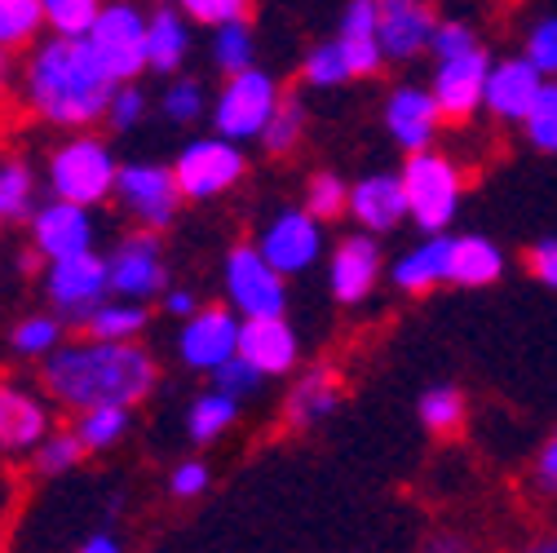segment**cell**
<instances>
[{
  "instance_id": "9c48e42d",
  "label": "cell",
  "mask_w": 557,
  "mask_h": 553,
  "mask_svg": "<svg viewBox=\"0 0 557 553\" xmlns=\"http://www.w3.org/2000/svg\"><path fill=\"white\" fill-rule=\"evenodd\" d=\"M107 274H111V293L115 297H133V302H151L169 288V266L160 253V231L137 226L133 235H124L115 244V253L107 257Z\"/></svg>"
},
{
  "instance_id": "b9f144b4",
  "label": "cell",
  "mask_w": 557,
  "mask_h": 553,
  "mask_svg": "<svg viewBox=\"0 0 557 553\" xmlns=\"http://www.w3.org/2000/svg\"><path fill=\"white\" fill-rule=\"evenodd\" d=\"M306 209H310L319 222H332V218H341L345 209H350V191H345V182H341L336 173H319V177H310Z\"/></svg>"
},
{
  "instance_id": "484cf974",
  "label": "cell",
  "mask_w": 557,
  "mask_h": 553,
  "mask_svg": "<svg viewBox=\"0 0 557 553\" xmlns=\"http://www.w3.org/2000/svg\"><path fill=\"white\" fill-rule=\"evenodd\" d=\"M505 274V253L486 235H460L451 239V284L460 288H486Z\"/></svg>"
},
{
  "instance_id": "d6986e66",
  "label": "cell",
  "mask_w": 557,
  "mask_h": 553,
  "mask_svg": "<svg viewBox=\"0 0 557 553\" xmlns=\"http://www.w3.org/2000/svg\"><path fill=\"white\" fill-rule=\"evenodd\" d=\"M443 124V107L434 98V89L421 85H403L389 94L385 102V128L403 151H425L434 143V133Z\"/></svg>"
},
{
  "instance_id": "5bb4252c",
  "label": "cell",
  "mask_w": 557,
  "mask_h": 553,
  "mask_svg": "<svg viewBox=\"0 0 557 553\" xmlns=\"http://www.w3.org/2000/svg\"><path fill=\"white\" fill-rule=\"evenodd\" d=\"M486 49H465L456 58H438V72H434V98L443 107V120H469L473 111H482V94H486Z\"/></svg>"
},
{
  "instance_id": "60d3db41",
  "label": "cell",
  "mask_w": 557,
  "mask_h": 553,
  "mask_svg": "<svg viewBox=\"0 0 557 553\" xmlns=\"http://www.w3.org/2000/svg\"><path fill=\"white\" fill-rule=\"evenodd\" d=\"M160 111L173 120V124H190L203 115V85L190 81V76H173L160 94Z\"/></svg>"
},
{
  "instance_id": "e575fe53",
  "label": "cell",
  "mask_w": 557,
  "mask_h": 553,
  "mask_svg": "<svg viewBox=\"0 0 557 553\" xmlns=\"http://www.w3.org/2000/svg\"><path fill=\"white\" fill-rule=\"evenodd\" d=\"M252 58H257V45H252V32H248L244 19L213 27V62H218V72L235 76V72H244V66H252Z\"/></svg>"
},
{
  "instance_id": "8d00e7d4",
  "label": "cell",
  "mask_w": 557,
  "mask_h": 553,
  "mask_svg": "<svg viewBox=\"0 0 557 553\" xmlns=\"http://www.w3.org/2000/svg\"><path fill=\"white\" fill-rule=\"evenodd\" d=\"M301 81H306L310 89H336V85L350 81V62H345V53H341L336 40L314 45V49L301 58Z\"/></svg>"
},
{
  "instance_id": "e0dca14e",
  "label": "cell",
  "mask_w": 557,
  "mask_h": 553,
  "mask_svg": "<svg viewBox=\"0 0 557 553\" xmlns=\"http://www.w3.org/2000/svg\"><path fill=\"white\" fill-rule=\"evenodd\" d=\"M239 355L261 372V377H284L297 368V332L288 328L284 315H257L239 323Z\"/></svg>"
},
{
  "instance_id": "11a10c76",
  "label": "cell",
  "mask_w": 557,
  "mask_h": 553,
  "mask_svg": "<svg viewBox=\"0 0 557 553\" xmlns=\"http://www.w3.org/2000/svg\"><path fill=\"white\" fill-rule=\"evenodd\" d=\"M544 549H548V553H557V536H548V540H544Z\"/></svg>"
},
{
  "instance_id": "f1b7e54d",
  "label": "cell",
  "mask_w": 557,
  "mask_h": 553,
  "mask_svg": "<svg viewBox=\"0 0 557 553\" xmlns=\"http://www.w3.org/2000/svg\"><path fill=\"white\" fill-rule=\"evenodd\" d=\"M235 417H239V398L213 385L208 394H199V398L190 403L186 430H190L195 443H213V439H222V434L235 426Z\"/></svg>"
},
{
  "instance_id": "ba28073f",
  "label": "cell",
  "mask_w": 557,
  "mask_h": 553,
  "mask_svg": "<svg viewBox=\"0 0 557 553\" xmlns=\"http://www.w3.org/2000/svg\"><path fill=\"white\" fill-rule=\"evenodd\" d=\"M115 199L120 209L147 231H169L177 222V209H182V186H177V173L164 169V164H120V177H115Z\"/></svg>"
},
{
  "instance_id": "7402d4cb",
  "label": "cell",
  "mask_w": 557,
  "mask_h": 553,
  "mask_svg": "<svg viewBox=\"0 0 557 553\" xmlns=\"http://www.w3.org/2000/svg\"><path fill=\"white\" fill-rule=\"evenodd\" d=\"M376 274H381V248L368 235H350L336 244L332 266H327V284H332L336 302H345V306L363 302L376 284Z\"/></svg>"
},
{
  "instance_id": "7c38bea8",
  "label": "cell",
  "mask_w": 557,
  "mask_h": 553,
  "mask_svg": "<svg viewBox=\"0 0 557 553\" xmlns=\"http://www.w3.org/2000/svg\"><path fill=\"white\" fill-rule=\"evenodd\" d=\"M257 248L265 253V261L284 274V280H288V274H306L319 261V253H323L319 218L310 209H284L278 218L265 222Z\"/></svg>"
},
{
  "instance_id": "836d02e7",
  "label": "cell",
  "mask_w": 557,
  "mask_h": 553,
  "mask_svg": "<svg viewBox=\"0 0 557 553\" xmlns=\"http://www.w3.org/2000/svg\"><path fill=\"white\" fill-rule=\"evenodd\" d=\"M62 315H27L18 328H14V355L23 359H45L49 351H58L62 345Z\"/></svg>"
},
{
  "instance_id": "f907efd6",
  "label": "cell",
  "mask_w": 557,
  "mask_h": 553,
  "mask_svg": "<svg viewBox=\"0 0 557 553\" xmlns=\"http://www.w3.org/2000/svg\"><path fill=\"white\" fill-rule=\"evenodd\" d=\"M535 482H540L544 492H557V434L544 443V452L535 460Z\"/></svg>"
},
{
  "instance_id": "5b68a950",
  "label": "cell",
  "mask_w": 557,
  "mask_h": 553,
  "mask_svg": "<svg viewBox=\"0 0 557 553\" xmlns=\"http://www.w3.org/2000/svg\"><path fill=\"white\" fill-rule=\"evenodd\" d=\"M85 40L94 45L98 62L107 66V76L115 85L137 81L147 72V14L128 5V0H107Z\"/></svg>"
},
{
  "instance_id": "ab89813d",
  "label": "cell",
  "mask_w": 557,
  "mask_h": 553,
  "mask_svg": "<svg viewBox=\"0 0 557 553\" xmlns=\"http://www.w3.org/2000/svg\"><path fill=\"white\" fill-rule=\"evenodd\" d=\"M421 421H425V430H434V434H451V430L465 421V398H460V390H456V385H434V390H425V398H421Z\"/></svg>"
},
{
  "instance_id": "74e56055",
  "label": "cell",
  "mask_w": 557,
  "mask_h": 553,
  "mask_svg": "<svg viewBox=\"0 0 557 553\" xmlns=\"http://www.w3.org/2000/svg\"><path fill=\"white\" fill-rule=\"evenodd\" d=\"M40 5H45V27L53 36H89L107 0H40Z\"/></svg>"
},
{
  "instance_id": "44dd1931",
  "label": "cell",
  "mask_w": 557,
  "mask_h": 553,
  "mask_svg": "<svg viewBox=\"0 0 557 553\" xmlns=\"http://www.w3.org/2000/svg\"><path fill=\"white\" fill-rule=\"evenodd\" d=\"M350 218L368 235H385L407 218V191L398 173H372L350 186Z\"/></svg>"
},
{
  "instance_id": "8992f818",
  "label": "cell",
  "mask_w": 557,
  "mask_h": 553,
  "mask_svg": "<svg viewBox=\"0 0 557 553\" xmlns=\"http://www.w3.org/2000/svg\"><path fill=\"white\" fill-rule=\"evenodd\" d=\"M278 98H284V89H278V81L270 72H257V66H244V72L226 76L218 102H213V124L222 137H231V143H257L261 128L270 124Z\"/></svg>"
},
{
  "instance_id": "f546056e",
  "label": "cell",
  "mask_w": 557,
  "mask_h": 553,
  "mask_svg": "<svg viewBox=\"0 0 557 553\" xmlns=\"http://www.w3.org/2000/svg\"><path fill=\"white\" fill-rule=\"evenodd\" d=\"M36 213V173L23 160L0 164V226L27 222Z\"/></svg>"
},
{
  "instance_id": "603a6c76",
  "label": "cell",
  "mask_w": 557,
  "mask_h": 553,
  "mask_svg": "<svg viewBox=\"0 0 557 553\" xmlns=\"http://www.w3.org/2000/svg\"><path fill=\"white\" fill-rule=\"evenodd\" d=\"M336 45H341L345 62H350V76H372L376 72V66L385 62L381 32H376V0H350V5H345Z\"/></svg>"
},
{
  "instance_id": "db71d44e",
  "label": "cell",
  "mask_w": 557,
  "mask_h": 553,
  "mask_svg": "<svg viewBox=\"0 0 557 553\" xmlns=\"http://www.w3.org/2000/svg\"><path fill=\"white\" fill-rule=\"evenodd\" d=\"M5 85H10V49L0 45V94H5Z\"/></svg>"
},
{
  "instance_id": "9a60e30c",
  "label": "cell",
  "mask_w": 557,
  "mask_h": 553,
  "mask_svg": "<svg viewBox=\"0 0 557 553\" xmlns=\"http://www.w3.org/2000/svg\"><path fill=\"white\" fill-rule=\"evenodd\" d=\"M434 27L438 19L425 0H376V32L389 62H407L416 53H425L434 40Z\"/></svg>"
},
{
  "instance_id": "cb8c5ba5",
  "label": "cell",
  "mask_w": 557,
  "mask_h": 553,
  "mask_svg": "<svg viewBox=\"0 0 557 553\" xmlns=\"http://www.w3.org/2000/svg\"><path fill=\"white\" fill-rule=\"evenodd\" d=\"M394 284L403 293H430L438 284H451V239L438 231L411 253H403L394 261Z\"/></svg>"
},
{
  "instance_id": "7a4b0ae2",
  "label": "cell",
  "mask_w": 557,
  "mask_h": 553,
  "mask_svg": "<svg viewBox=\"0 0 557 553\" xmlns=\"http://www.w3.org/2000/svg\"><path fill=\"white\" fill-rule=\"evenodd\" d=\"M115 81L98 62L94 45L85 36H49L32 49L23 72V98L32 115L58 128H85L94 120H107Z\"/></svg>"
},
{
  "instance_id": "6da1fadb",
  "label": "cell",
  "mask_w": 557,
  "mask_h": 553,
  "mask_svg": "<svg viewBox=\"0 0 557 553\" xmlns=\"http://www.w3.org/2000/svg\"><path fill=\"white\" fill-rule=\"evenodd\" d=\"M156 359L137 341H98L85 336L76 345H58L40 359V381L53 403L85 411L98 403H143L156 390Z\"/></svg>"
},
{
  "instance_id": "681fc988",
  "label": "cell",
  "mask_w": 557,
  "mask_h": 553,
  "mask_svg": "<svg viewBox=\"0 0 557 553\" xmlns=\"http://www.w3.org/2000/svg\"><path fill=\"white\" fill-rule=\"evenodd\" d=\"M527 266H531V274H535V280H540V284L557 288V239H540V244L531 248Z\"/></svg>"
},
{
  "instance_id": "83f0119b",
  "label": "cell",
  "mask_w": 557,
  "mask_h": 553,
  "mask_svg": "<svg viewBox=\"0 0 557 553\" xmlns=\"http://www.w3.org/2000/svg\"><path fill=\"white\" fill-rule=\"evenodd\" d=\"M147 306L143 302H133V297H115V302H98L94 310H89V319H85V328H89V336H98V341H137V332L147 328Z\"/></svg>"
},
{
  "instance_id": "c3c4849f",
  "label": "cell",
  "mask_w": 557,
  "mask_h": 553,
  "mask_svg": "<svg viewBox=\"0 0 557 553\" xmlns=\"http://www.w3.org/2000/svg\"><path fill=\"white\" fill-rule=\"evenodd\" d=\"M169 492L177 501H195L208 492V465L203 460H182L173 474H169Z\"/></svg>"
},
{
  "instance_id": "f35d334b",
  "label": "cell",
  "mask_w": 557,
  "mask_h": 553,
  "mask_svg": "<svg viewBox=\"0 0 557 553\" xmlns=\"http://www.w3.org/2000/svg\"><path fill=\"white\" fill-rule=\"evenodd\" d=\"M522 128H527V143L535 151H557V81H544V89L531 102Z\"/></svg>"
},
{
  "instance_id": "4316f807",
  "label": "cell",
  "mask_w": 557,
  "mask_h": 553,
  "mask_svg": "<svg viewBox=\"0 0 557 553\" xmlns=\"http://www.w3.org/2000/svg\"><path fill=\"white\" fill-rule=\"evenodd\" d=\"M336 398H341V381L332 368H310L297 390L288 394V421L293 426H314L323 417H332L336 411Z\"/></svg>"
},
{
  "instance_id": "3957f363",
  "label": "cell",
  "mask_w": 557,
  "mask_h": 553,
  "mask_svg": "<svg viewBox=\"0 0 557 553\" xmlns=\"http://www.w3.org/2000/svg\"><path fill=\"white\" fill-rule=\"evenodd\" d=\"M398 177L407 191V218L425 235L447 231L460 209V195H465L460 169L447 156H438L434 147H425V151H407V164Z\"/></svg>"
},
{
  "instance_id": "1f68e13d",
  "label": "cell",
  "mask_w": 557,
  "mask_h": 553,
  "mask_svg": "<svg viewBox=\"0 0 557 553\" xmlns=\"http://www.w3.org/2000/svg\"><path fill=\"white\" fill-rule=\"evenodd\" d=\"M81 456H85V443H81V434H76V426H72V430H49V434L36 443L32 465H36V474L58 478V474H66V469H76Z\"/></svg>"
},
{
  "instance_id": "f6af8a7d",
  "label": "cell",
  "mask_w": 557,
  "mask_h": 553,
  "mask_svg": "<svg viewBox=\"0 0 557 553\" xmlns=\"http://www.w3.org/2000/svg\"><path fill=\"white\" fill-rule=\"evenodd\" d=\"M535 72L544 76H557V14L553 19H540L531 32H527V53H522Z\"/></svg>"
},
{
  "instance_id": "ee69618b",
  "label": "cell",
  "mask_w": 557,
  "mask_h": 553,
  "mask_svg": "<svg viewBox=\"0 0 557 553\" xmlns=\"http://www.w3.org/2000/svg\"><path fill=\"white\" fill-rule=\"evenodd\" d=\"M143 115H147V94L137 89V81H120V85L111 89V102H107V120H111V128L128 133Z\"/></svg>"
},
{
  "instance_id": "d4e9b609",
  "label": "cell",
  "mask_w": 557,
  "mask_h": 553,
  "mask_svg": "<svg viewBox=\"0 0 557 553\" xmlns=\"http://www.w3.org/2000/svg\"><path fill=\"white\" fill-rule=\"evenodd\" d=\"M186 53H190V27L169 0L156 14H147V72H160V76L182 72Z\"/></svg>"
},
{
  "instance_id": "4fadbf2b",
  "label": "cell",
  "mask_w": 557,
  "mask_h": 553,
  "mask_svg": "<svg viewBox=\"0 0 557 553\" xmlns=\"http://www.w3.org/2000/svg\"><path fill=\"white\" fill-rule=\"evenodd\" d=\"M239 323L235 319V306H213V310H195L186 323H182V336H177V351H182V364L195 368V372H213L218 364H226L235 351H239Z\"/></svg>"
},
{
  "instance_id": "816d5d0a",
  "label": "cell",
  "mask_w": 557,
  "mask_h": 553,
  "mask_svg": "<svg viewBox=\"0 0 557 553\" xmlns=\"http://www.w3.org/2000/svg\"><path fill=\"white\" fill-rule=\"evenodd\" d=\"M164 310H169L173 319H190L199 306H195L190 293H182V288H164Z\"/></svg>"
},
{
  "instance_id": "d6a6232c",
  "label": "cell",
  "mask_w": 557,
  "mask_h": 553,
  "mask_svg": "<svg viewBox=\"0 0 557 553\" xmlns=\"http://www.w3.org/2000/svg\"><path fill=\"white\" fill-rule=\"evenodd\" d=\"M301 133H306V107H301V98H278V107H274V115L261 128L257 143L270 156H284V151H293L301 143Z\"/></svg>"
},
{
  "instance_id": "52a82bcc",
  "label": "cell",
  "mask_w": 557,
  "mask_h": 553,
  "mask_svg": "<svg viewBox=\"0 0 557 553\" xmlns=\"http://www.w3.org/2000/svg\"><path fill=\"white\" fill-rule=\"evenodd\" d=\"M45 293L53 302V310L72 323H85L89 310L111 293V274H107V257H98L94 248L66 253V257H49L45 261Z\"/></svg>"
},
{
  "instance_id": "277c9868",
  "label": "cell",
  "mask_w": 557,
  "mask_h": 553,
  "mask_svg": "<svg viewBox=\"0 0 557 553\" xmlns=\"http://www.w3.org/2000/svg\"><path fill=\"white\" fill-rule=\"evenodd\" d=\"M45 177H49V191L58 199H72V204H85V209H94V204H102V199L115 195L120 164H115V156H111L107 143L81 133V137L62 143L49 156V173Z\"/></svg>"
},
{
  "instance_id": "f5cc1de1",
  "label": "cell",
  "mask_w": 557,
  "mask_h": 553,
  "mask_svg": "<svg viewBox=\"0 0 557 553\" xmlns=\"http://www.w3.org/2000/svg\"><path fill=\"white\" fill-rule=\"evenodd\" d=\"M115 549H120L115 536H89V540H85V553H115Z\"/></svg>"
},
{
  "instance_id": "30bf717a",
  "label": "cell",
  "mask_w": 557,
  "mask_h": 553,
  "mask_svg": "<svg viewBox=\"0 0 557 553\" xmlns=\"http://www.w3.org/2000/svg\"><path fill=\"white\" fill-rule=\"evenodd\" d=\"M226 297H231V306H235L244 319L284 315V306H288L284 274H278V270L265 261V253H261L257 244L231 248V257H226Z\"/></svg>"
},
{
  "instance_id": "8fae6325",
  "label": "cell",
  "mask_w": 557,
  "mask_h": 553,
  "mask_svg": "<svg viewBox=\"0 0 557 553\" xmlns=\"http://www.w3.org/2000/svg\"><path fill=\"white\" fill-rule=\"evenodd\" d=\"M173 173H177V186L186 199H218L244 177V151H239V143H231L222 133L199 137V143H190L177 156Z\"/></svg>"
},
{
  "instance_id": "4dcf8cb0",
  "label": "cell",
  "mask_w": 557,
  "mask_h": 553,
  "mask_svg": "<svg viewBox=\"0 0 557 553\" xmlns=\"http://www.w3.org/2000/svg\"><path fill=\"white\" fill-rule=\"evenodd\" d=\"M76 434H81L85 452H107V447H115V443L128 434V407H124V403L85 407L81 421H76Z\"/></svg>"
},
{
  "instance_id": "7bdbcfd3",
  "label": "cell",
  "mask_w": 557,
  "mask_h": 553,
  "mask_svg": "<svg viewBox=\"0 0 557 553\" xmlns=\"http://www.w3.org/2000/svg\"><path fill=\"white\" fill-rule=\"evenodd\" d=\"M208 377H213V385H218V390H226V394H235V398L257 394V390H261V381H265V377H261V372H257V368H252V364H248L239 351H235L226 364H218V368L208 372Z\"/></svg>"
},
{
  "instance_id": "d590c367",
  "label": "cell",
  "mask_w": 557,
  "mask_h": 553,
  "mask_svg": "<svg viewBox=\"0 0 557 553\" xmlns=\"http://www.w3.org/2000/svg\"><path fill=\"white\" fill-rule=\"evenodd\" d=\"M40 27H45L40 0H0V45L5 49H18V45L36 40Z\"/></svg>"
},
{
  "instance_id": "bcb514c9",
  "label": "cell",
  "mask_w": 557,
  "mask_h": 553,
  "mask_svg": "<svg viewBox=\"0 0 557 553\" xmlns=\"http://www.w3.org/2000/svg\"><path fill=\"white\" fill-rule=\"evenodd\" d=\"M177 5L190 23H203V27H222V23L248 19V0H177Z\"/></svg>"
},
{
  "instance_id": "ac0fdd59",
  "label": "cell",
  "mask_w": 557,
  "mask_h": 553,
  "mask_svg": "<svg viewBox=\"0 0 557 553\" xmlns=\"http://www.w3.org/2000/svg\"><path fill=\"white\" fill-rule=\"evenodd\" d=\"M544 72H535V66L527 58H505V62H492V72H486V94H482V107L492 111L496 120L505 124H522L531 102L540 98L544 89Z\"/></svg>"
},
{
  "instance_id": "9f6ffc18",
  "label": "cell",
  "mask_w": 557,
  "mask_h": 553,
  "mask_svg": "<svg viewBox=\"0 0 557 553\" xmlns=\"http://www.w3.org/2000/svg\"><path fill=\"white\" fill-rule=\"evenodd\" d=\"M160 5H169V0H160Z\"/></svg>"
},
{
  "instance_id": "2e32d148",
  "label": "cell",
  "mask_w": 557,
  "mask_h": 553,
  "mask_svg": "<svg viewBox=\"0 0 557 553\" xmlns=\"http://www.w3.org/2000/svg\"><path fill=\"white\" fill-rule=\"evenodd\" d=\"M32 244L36 253L49 261V257H66V253H81V248H94V218L85 204H72V199H49L45 209L32 213Z\"/></svg>"
},
{
  "instance_id": "7dc6e473",
  "label": "cell",
  "mask_w": 557,
  "mask_h": 553,
  "mask_svg": "<svg viewBox=\"0 0 557 553\" xmlns=\"http://www.w3.org/2000/svg\"><path fill=\"white\" fill-rule=\"evenodd\" d=\"M465 49H478V36L469 23H438L434 27V40H430V53L434 58H456Z\"/></svg>"
},
{
  "instance_id": "ffe728a7",
  "label": "cell",
  "mask_w": 557,
  "mask_h": 553,
  "mask_svg": "<svg viewBox=\"0 0 557 553\" xmlns=\"http://www.w3.org/2000/svg\"><path fill=\"white\" fill-rule=\"evenodd\" d=\"M53 430L49 421V403L23 385H0V447L10 456H27L36 452V443Z\"/></svg>"
}]
</instances>
